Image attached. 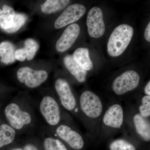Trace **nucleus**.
<instances>
[{
    "mask_svg": "<svg viewBox=\"0 0 150 150\" xmlns=\"http://www.w3.org/2000/svg\"><path fill=\"white\" fill-rule=\"evenodd\" d=\"M134 33L133 27L129 25L121 24L115 28L108 42L109 55L113 57L121 56L129 46Z\"/></svg>",
    "mask_w": 150,
    "mask_h": 150,
    "instance_id": "f03ea898",
    "label": "nucleus"
},
{
    "mask_svg": "<svg viewBox=\"0 0 150 150\" xmlns=\"http://www.w3.org/2000/svg\"><path fill=\"white\" fill-rule=\"evenodd\" d=\"M86 8L81 4H74L65 9L54 23L56 29H60L67 25L73 24L83 16Z\"/></svg>",
    "mask_w": 150,
    "mask_h": 150,
    "instance_id": "9b49d317",
    "label": "nucleus"
},
{
    "mask_svg": "<svg viewBox=\"0 0 150 150\" xmlns=\"http://www.w3.org/2000/svg\"><path fill=\"white\" fill-rule=\"evenodd\" d=\"M19 81L30 88H35L43 83L48 77L44 70H34L28 67H22L17 73Z\"/></svg>",
    "mask_w": 150,
    "mask_h": 150,
    "instance_id": "6e6552de",
    "label": "nucleus"
},
{
    "mask_svg": "<svg viewBox=\"0 0 150 150\" xmlns=\"http://www.w3.org/2000/svg\"><path fill=\"white\" fill-rule=\"evenodd\" d=\"M144 93L146 95L150 96V81L148 82L144 88Z\"/></svg>",
    "mask_w": 150,
    "mask_h": 150,
    "instance_id": "c85d7f7f",
    "label": "nucleus"
},
{
    "mask_svg": "<svg viewBox=\"0 0 150 150\" xmlns=\"http://www.w3.org/2000/svg\"><path fill=\"white\" fill-rule=\"evenodd\" d=\"M15 48L12 43L4 41L0 43V57L2 63L6 64H12L15 61Z\"/></svg>",
    "mask_w": 150,
    "mask_h": 150,
    "instance_id": "dca6fc26",
    "label": "nucleus"
},
{
    "mask_svg": "<svg viewBox=\"0 0 150 150\" xmlns=\"http://www.w3.org/2000/svg\"><path fill=\"white\" fill-rule=\"evenodd\" d=\"M26 16L22 13H16L14 17L13 24L9 29L5 30L8 33H13L16 32L25 24L26 21Z\"/></svg>",
    "mask_w": 150,
    "mask_h": 150,
    "instance_id": "b1692460",
    "label": "nucleus"
},
{
    "mask_svg": "<svg viewBox=\"0 0 150 150\" xmlns=\"http://www.w3.org/2000/svg\"><path fill=\"white\" fill-rule=\"evenodd\" d=\"M55 87L62 106L70 112H77L78 102L68 82L62 78L58 79L55 82Z\"/></svg>",
    "mask_w": 150,
    "mask_h": 150,
    "instance_id": "423d86ee",
    "label": "nucleus"
},
{
    "mask_svg": "<svg viewBox=\"0 0 150 150\" xmlns=\"http://www.w3.org/2000/svg\"><path fill=\"white\" fill-rule=\"evenodd\" d=\"M15 16L11 14L6 11L0 9V27L1 28L5 31L10 28L13 25Z\"/></svg>",
    "mask_w": 150,
    "mask_h": 150,
    "instance_id": "4be33fe9",
    "label": "nucleus"
},
{
    "mask_svg": "<svg viewBox=\"0 0 150 150\" xmlns=\"http://www.w3.org/2000/svg\"><path fill=\"white\" fill-rule=\"evenodd\" d=\"M138 107V112L144 117L149 118L150 116V96L145 95L141 99Z\"/></svg>",
    "mask_w": 150,
    "mask_h": 150,
    "instance_id": "5701e85b",
    "label": "nucleus"
},
{
    "mask_svg": "<svg viewBox=\"0 0 150 150\" xmlns=\"http://www.w3.org/2000/svg\"><path fill=\"white\" fill-rule=\"evenodd\" d=\"M80 32V27L77 23L69 25L57 40L56 49L57 51L63 52L71 48L77 39Z\"/></svg>",
    "mask_w": 150,
    "mask_h": 150,
    "instance_id": "f8f14e48",
    "label": "nucleus"
},
{
    "mask_svg": "<svg viewBox=\"0 0 150 150\" xmlns=\"http://www.w3.org/2000/svg\"><path fill=\"white\" fill-rule=\"evenodd\" d=\"M11 150H23V149H21V148H15V149H13Z\"/></svg>",
    "mask_w": 150,
    "mask_h": 150,
    "instance_id": "c756f323",
    "label": "nucleus"
},
{
    "mask_svg": "<svg viewBox=\"0 0 150 150\" xmlns=\"http://www.w3.org/2000/svg\"><path fill=\"white\" fill-rule=\"evenodd\" d=\"M16 132L8 124H3L0 126V148L10 144L15 139Z\"/></svg>",
    "mask_w": 150,
    "mask_h": 150,
    "instance_id": "a211bd4d",
    "label": "nucleus"
},
{
    "mask_svg": "<svg viewBox=\"0 0 150 150\" xmlns=\"http://www.w3.org/2000/svg\"><path fill=\"white\" fill-rule=\"evenodd\" d=\"M23 150H38L35 145L31 144H27L24 146Z\"/></svg>",
    "mask_w": 150,
    "mask_h": 150,
    "instance_id": "cd10ccee",
    "label": "nucleus"
},
{
    "mask_svg": "<svg viewBox=\"0 0 150 150\" xmlns=\"http://www.w3.org/2000/svg\"><path fill=\"white\" fill-rule=\"evenodd\" d=\"M2 10L6 11L8 12L9 13L14 16L15 15L16 13L13 8L11 7V6H8L6 5L3 6Z\"/></svg>",
    "mask_w": 150,
    "mask_h": 150,
    "instance_id": "bb28decb",
    "label": "nucleus"
},
{
    "mask_svg": "<svg viewBox=\"0 0 150 150\" xmlns=\"http://www.w3.org/2000/svg\"><path fill=\"white\" fill-rule=\"evenodd\" d=\"M4 112L9 125L15 131L21 130L32 122L30 113L22 110L18 104L15 103L8 105Z\"/></svg>",
    "mask_w": 150,
    "mask_h": 150,
    "instance_id": "20e7f679",
    "label": "nucleus"
},
{
    "mask_svg": "<svg viewBox=\"0 0 150 150\" xmlns=\"http://www.w3.org/2000/svg\"><path fill=\"white\" fill-rule=\"evenodd\" d=\"M125 116L122 105L118 103H114L103 112L101 118V125L107 131H119L123 127Z\"/></svg>",
    "mask_w": 150,
    "mask_h": 150,
    "instance_id": "7ed1b4c3",
    "label": "nucleus"
},
{
    "mask_svg": "<svg viewBox=\"0 0 150 150\" xmlns=\"http://www.w3.org/2000/svg\"><path fill=\"white\" fill-rule=\"evenodd\" d=\"M43 146L45 150H68L61 140L52 137L44 140Z\"/></svg>",
    "mask_w": 150,
    "mask_h": 150,
    "instance_id": "6ab92c4d",
    "label": "nucleus"
},
{
    "mask_svg": "<svg viewBox=\"0 0 150 150\" xmlns=\"http://www.w3.org/2000/svg\"><path fill=\"white\" fill-rule=\"evenodd\" d=\"M70 2L68 0H48L41 6V10L45 13H54L64 8Z\"/></svg>",
    "mask_w": 150,
    "mask_h": 150,
    "instance_id": "f3484780",
    "label": "nucleus"
},
{
    "mask_svg": "<svg viewBox=\"0 0 150 150\" xmlns=\"http://www.w3.org/2000/svg\"><path fill=\"white\" fill-rule=\"evenodd\" d=\"M88 31L91 37L99 38L104 34L105 25L102 10L94 7L89 11L86 20Z\"/></svg>",
    "mask_w": 150,
    "mask_h": 150,
    "instance_id": "9d476101",
    "label": "nucleus"
},
{
    "mask_svg": "<svg viewBox=\"0 0 150 150\" xmlns=\"http://www.w3.org/2000/svg\"><path fill=\"white\" fill-rule=\"evenodd\" d=\"M40 113L48 125L55 126L59 125L62 118L61 109L55 98L50 96H44L40 101Z\"/></svg>",
    "mask_w": 150,
    "mask_h": 150,
    "instance_id": "0eeeda50",
    "label": "nucleus"
},
{
    "mask_svg": "<svg viewBox=\"0 0 150 150\" xmlns=\"http://www.w3.org/2000/svg\"><path fill=\"white\" fill-rule=\"evenodd\" d=\"M144 37L147 41L150 42V22L149 23L145 30Z\"/></svg>",
    "mask_w": 150,
    "mask_h": 150,
    "instance_id": "a878e982",
    "label": "nucleus"
},
{
    "mask_svg": "<svg viewBox=\"0 0 150 150\" xmlns=\"http://www.w3.org/2000/svg\"><path fill=\"white\" fill-rule=\"evenodd\" d=\"M14 57L16 59L20 62L25 61L27 58V55L24 48H20L15 51Z\"/></svg>",
    "mask_w": 150,
    "mask_h": 150,
    "instance_id": "393cba45",
    "label": "nucleus"
},
{
    "mask_svg": "<svg viewBox=\"0 0 150 150\" xmlns=\"http://www.w3.org/2000/svg\"><path fill=\"white\" fill-rule=\"evenodd\" d=\"M24 49L26 52L27 58L28 61L32 60L39 48V44L37 41L32 38H28L25 41Z\"/></svg>",
    "mask_w": 150,
    "mask_h": 150,
    "instance_id": "412c9836",
    "label": "nucleus"
},
{
    "mask_svg": "<svg viewBox=\"0 0 150 150\" xmlns=\"http://www.w3.org/2000/svg\"><path fill=\"white\" fill-rule=\"evenodd\" d=\"M110 150H136L135 146L128 140L123 139H116L109 145Z\"/></svg>",
    "mask_w": 150,
    "mask_h": 150,
    "instance_id": "aec40b11",
    "label": "nucleus"
},
{
    "mask_svg": "<svg viewBox=\"0 0 150 150\" xmlns=\"http://www.w3.org/2000/svg\"><path fill=\"white\" fill-rule=\"evenodd\" d=\"M64 61L65 67L78 81L80 83L85 81L87 71L78 64L72 55H67L64 58Z\"/></svg>",
    "mask_w": 150,
    "mask_h": 150,
    "instance_id": "4468645a",
    "label": "nucleus"
},
{
    "mask_svg": "<svg viewBox=\"0 0 150 150\" xmlns=\"http://www.w3.org/2000/svg\"><path fill=\"white\" fill-rule=\"evenodd\" d=\"M78 106L82 115L89 122L99 121L104 112L101 98L90 91H86L81 93L78 102Z\"/></svg>",
    "mask_w": 150,
    "mask_h": 150,
    "instance_id": "f257e3e1",
    "label": "nucleus"
},
{
    "mask_svg": "<svg viewBox=\"0 0 150 150\" xmlns=\"http://www.w3.org/2000/svg\"><path fill=\"white\" fill-rule=\"evenodd\" d=\"M132 124L136 135L144 142L150 141V123L149 118L142 116L138 112L132 116Z\"/></svg>",
    "mask_w": 150,
    "mask_h": 150,
    "instance_id": "ddd939ff",
    "label": "nucleus"
},
{
    "mask_svg": "<svg viewBox=\"0 0 150 150\" xmlns=\"http://www.w3.org/2000/svg\"><path fill=\"white\" fill-rule=\"evenodd\" d=\"M140 77L133 70H129L116 77L112 82V91L117 96H122L137 88L139 85Z\"/></svg>",
    "mask_w": 150,
    "mask_h": 150,
    "instance_id": "39448f33",
    "label": "nucleus"
},
{
    "mask_svg": "<svg viewBox=\"0 0 150 150\" xmlns=\"http://www.w3.org/2000/svg\"><path fill=\"white\" fill-rule=\"evenodd\" d=\"M55 134L60 140L74 149L81 150L84 146L85 141L81 134L67 124H61L57 126Z\"/></svg>",
    "mask_w": 150,
    "mask_h": 150,
    "instance_id": "1a4fd4ad",
    "label": "nucleus"
},
{
    "mask_svg": "<svg viewBox=\"0 0 150 150\" xmlns=\"http://www.w3.org/2000/svg\"><path fill=\"white\" fill-rule=\"evenodd\" d=\"M75 61L86 71H90L93 68V64L90 58L89 52L87 48H78L72 55Z\"/></svg>",
    "mask_w": 150,
    "mask_h": 150,
    "instance_id": "2eb2a0df",
    "label": "nucleus"
}]
</instances>
